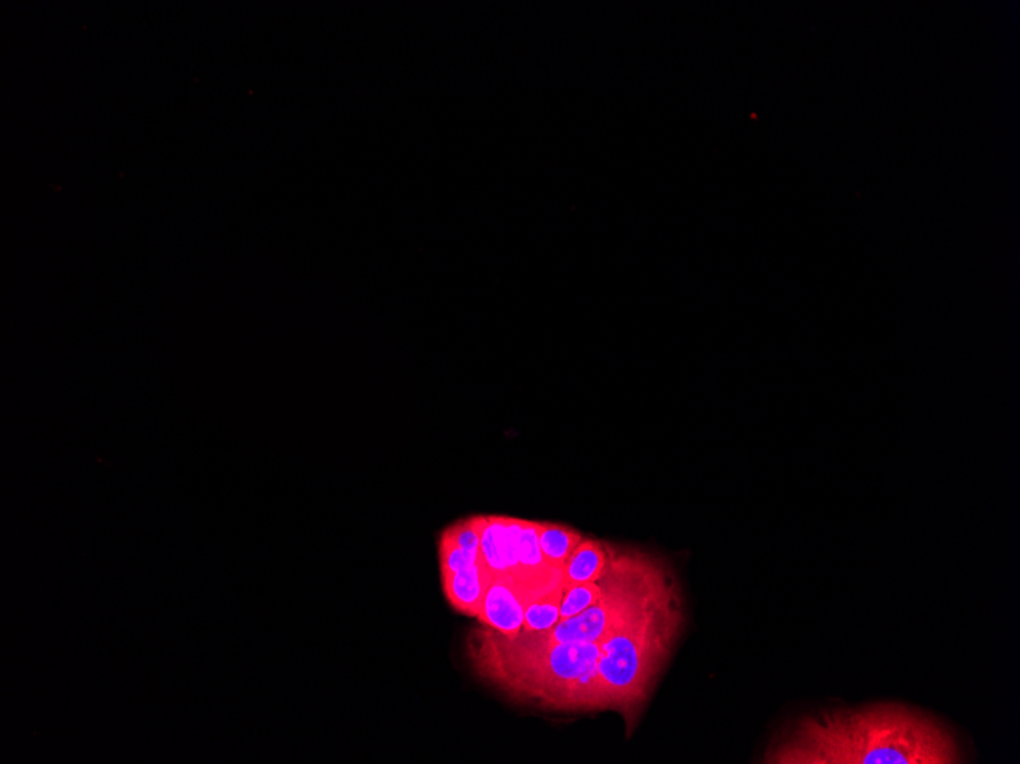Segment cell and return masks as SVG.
<instances>
[{"label":"cell","mask_w":1020,"mask_h":764,"mask_svg":"<svg viewBox=\"0 0 1020 764\" xmlns=\"http://www.w3.org/2000/svg\"><path fill=\"white\" fill-rule=\"evenodd\" d=\"M683 627L685 601L668 563L596 641L548 645L480 622L466 638V657L477 677L512 702L552 713L613 711L632 735Z\"/></svg>","instance_id":"obj_1"},{"label":"cell","mask_w":1020,"mask_h":764,"mask_svg":"<svg viewBox=\"0 0 1020 764\" xmlns=\"http://www.w3.org/2000/svg\"><path fill=\"white\" fill-rule=\"evenodd\" d=\"M764 763L957 764L967 763V750L937 715L874 702L801 715L773 739Z\"/></svg>","instance_id":"obj_2"},{"label":"cell","mask_w":1020,"mask_h":764,"mask_svg":"<svg viewBox=\"0 0 1020 764\" xmlns=\"http://www.w3.org/2000/svg\"><path fill=\"white\" fill-rule=\"evenodd\" d=\"M524 610L523 603L510 583L504 578L492 577L477 619L481 625L513 638L523 630Z\"/></svg>","instance_id":"obj_3"},{"label":"cell","mask_w":1020,"mask_h":764,"mask_svg":"<svg viewBox=\"0 0 1020 764\" xmlns=\"http://www.w3.org/2000/svg\"><path fill=\"white\" fill-rule=\"evenodd\" d=\"M491 580L492 575L486 568L483 556L476 565L468 566L460 573L441 575V586L449 605L466 617H479L481 603Z\"/></svg>","instance_id":"obj_4"},{"label":"cell","mask_w":1020,"mask_h":764,"mask_svg":"<svg viewBox=\"0 0 1020 764\" xmlns=\"http://www.w3.org/2000/svg\"><path fill=\"white\" fill-rule=\"evenodd\" d=\"M606 558L605 542L584 538L562 568L564 585L600 580Z\"/></svg>","instance_id":"obj_5"},{"label":"cell","mask_w":1020,"mask_h":764,"mask_svg":"<svg viewBox=\"0 0 1020 764\" xmlns=\"http://www.w3.org/2000/svg\"><path fill=\"white\" fill-rule=\"evenodd\" d=\"M538 537L542 554L558 568H564L573 551L584 541L580 531L552 522H538Z\"/></svg>","instance_id":"obj_6"},{"label":"cell","mask_w":1020,"mask_h":764,"mask_svg":"<svg viewBox=\"0 0 1020 764\" xmlns=\"http://www.w3.org/2000/svg\"><path fill=\"white\" fill-rule=\"evenodd\" d=\"M562 595H564V583L553 589L552 593L545 594L544 597L538 598L532 605L525 607L523 630L521 632H544L552 629L560 622V609Z\"/></svg>","instance_id":"obj_7"},{"label":"cell","mask_w":1020,"mask_h":764,"mask_svg":"<svg viewBox=\"0 0 1020 764\" xmlns=\"http://www.w3.org/2000/svg\"><path fill=\"white\" fill-rule=\"evenodd\" d=\"M602 589L597 582L577 583V585H564V595H562L560 621L584 613L585 609L596 605L601 600Z\"/></svg>","instance_id":"obj_8"},{"label":"cell","mask_w":1020,"mask_h":764,"mask_svg":"<svg viewBox=\"0 0 1020 764\" xmlns=\"http://www.w3.org/2000/svg\"><path fill=\"white\" fill-rule=\"evenodd\" d=\"M480 557L481 551L473 553V551L460 548V546L454 544L451 538L441 533L439 541L440 575L460 573L468 566L476 565Z\"/></svg>","instance_id":"obj_9"}]
</instances>
